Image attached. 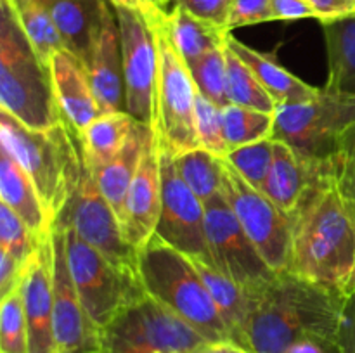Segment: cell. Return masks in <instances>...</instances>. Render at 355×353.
<instances>
[{
	"mask_svg": "<svg viewBox=\"0 0 355 353\" xmlns=\"http://www.w3.org/2000/svg\"><path fill=\"white\" fill-rule=\"evenodd\" d=\"M250 314L245 329L252 353H288L302 339L338 334L347 296L302 279L291 272L276 273L259 289L246 291Z\"/></svg>",
	"mask_w": 355,
	"mask_h": 353,
	"instance_id": "cell-1",
	"label": "cell"
},
{
	"mask_svg": "<svg viewBox=\"0 0 355 353\" xmlns=\"http://www.w3.org/2000/svg\"><path fill=\"white\" fill-rule=\"evenodd\" d=\"M354 270L355 206L335 179L293 220L288 272L347 296Z\"/></svg>",
	"mask_w": 355,
	"mask_h": 353,
	"instance_id": "cell-2",
	"label": "cell"
},
{
	"mask_svg": "<svg viewBox=\"0 0 355 353\" xmlns=\"http://www.w3.org/2000/svg\"><path fill=\"white\" fill-rule=\"evenodd\" d=\"M0 144L30 175L52 225L58 224L85 172L75 128L62 118L54 127L33 130L0 109Z\"/></svg>",
	"mask_w": 355,
	"mask_h": 353,
	"instance_id": "cell-3",
	"label": "cell"
},
{
	"mask_svg": "<svg viewBox=\"0 0 355 353\" xmlns=\"http://www.w3.org/2000/svg\"><path fill=\"white\" fill-rule=\"evenodd\" d=\"M137 258L139 277L149 296L170 308L210 343H234L189 256L155 234Z\"/></svg>",
	"mask_w": 355,
	"mask_h": 353,
	"instance_id": "cell-4",
	"label": "cell"
},
{
	"mask_svg": "<svg viewBox=\"0 0 355 353\" xmlns=\"http://www.w3.org/2000/svg\"><path fill=\"white\" fill-rule=\"evenodd\" d=\"M0 109L33 130L62 120L49 66L35 54L6 0H0Z\"/></svg>",
	"mask_w": 355,
	"mask_h": 353,
	"instance_id": "cell-5",
	"label": "cell"
},
{
	"mask_svg": "<svg viewBox=\"0 0 355 353\" xmlns=\"http://www.w3.org/2000/svg\"><path fill=\"white\" fill-rule=\"evenodd\" d=\"M166 9L155 7L148 19L155 31L158 47V76L153 113V138L159 154L177 158L182 152L200 147L196 134V96L186 61L170 42L163 24Z\"/></svg>",
	"mask_w": 355,
	"mask_h": 353,
	"instance_id": "cell-6",
	"label": "cell"
},
{
	"mask_svg": "<svg viewBox=\"0 0 355 353\" xmlns=\"http://www.w3.org/2000/svg\"><path fill=\"white\" fill-rule=\"evenodd\" d=\"M62 234L66 260L80 300L101 329L148 294L139 272L111 262L78 237L73 228H62Z\"/></svg>",
	"mask_w": 355,
	"mask_h": 353,
	"instance_id": "cell-7",
	"label": "cell"
},
{
	"mask_svg": "<svg viewBox=\"0 0 355 353\" xmlns=\"http://www.w3.org/2000/svg\"><path fill=\"white\" fill-rule=\"evenodd\" d=\"M104 353H198L210 345L170 308L146 294L103 329Z\"/></svg>",
	"mask_w": 355,
	"mask_h": 353,
	"instance_id": "cell-8",
	"label": "cell"
},
{
	"mask_svg": "<svg viewBox=\"0 0 355 353\" xmlns=\"http://www.w3.org/2000/svg\"><path fill=\"white\" fill-rule=\"evenodd\" d=\"M354 123L355 96L322 87L314 99L277 106L272 138L286 142L305 158L329 159Z\"/></svg>",
	"mask_w": 355,
	"mask_h": 353,
	"instance_id": "cell-9",
	"label": "cell"
},
{
	"mask_svg": "<svg viewBox=\"0 0 355 353\" xmlns=\"http://www.w3.org/2000/svg\"><path fill=\"white\" fill-rule=\"evenodd\" d=\"M222 194L236 218L276 273L288 272L293 244V224L266 192L246 182L222 159Z\"/></svg>",
	"mask_w": 355,
	"mask_h": 353,
	"instance_id": "cell-10",
	"label": "cell"
},
{
	"mask_svg": "<svg viewBox=\"0 0 355 353\" xmlns=\"http://www.w3.org/2000/svg\"><path fill=\"white\" fill-rule=\"evenodd\" d=\"M54 227L73 228L78 237L111 262L139 272V253L128 244L120 217L101 192L87 166L71 203Z\"/></svg>",
	"mask_w": 355,
	"mask_h": 353,
	"instance_id": "cell-11",
	"label": "cell"
},
{
	"mask_svg": "<svg viewBox=\"0 0 355 353\" xmlns=\"http://www.w3.org/2000/svg\"><path fill=\"white\" fill-rule=\"evenodd\" d=\"M125 76V111L139 123L153 125L158 76V47L151 23L142 12L116 7Z\"/></svg>",
	"mask_w": 355,
	"mask_h": 353,
	"instance_id": "cell-12",
	"label": "cell"
},
{
	"mask_svg": "<svg viewBox=\"0 0 355 353\" xmlns=\"http://www.w3.org/2000/svg\"><path fill=\"white\" fill-rule=\"evenodd\" d=\"M205 227L211 262L243 289H259L276 277L241 227L224 194L205 203Z\"/></svg>",
	"mask_w": 355,
	"mask_h": 353,
	"instance_id": "cell-13",
	"label": "cell"
},
{
	"mask_svg": "<svg viewBox=\"0 0 355 353\" xmlns=\"http://www.w3.org/2000/svg\"><path fill=\"white\" fill-rule=\"evenodd\" d=\"M159 168L162 215L156 235L184 255L210 258L205 227V203L182 182L173 165V158L159 154Z\"/></svg>",
	"mask_w": 355,
	"mask_h": 353,
	"instance_id": "cell-14",
	"label": "cell"
},
{
	"mask_svg": "<svg viewBox=\"0 0 355 353\" xmlns=\"http://www.w3.org/2000/svg\"><path fill=\"white\" fill-rule=\"evenodd\" d=\"M336 179L335 156L329 159L305 158L286 142L274 138V158L263 192L293 220L305 204Z\"/></svg>",
	"mask_w": 355,
	"mask_h": 353,
	"instance_id": "cell-15",
	"label": "cell"
},
{
	"mask_svg": "<svg viewBox=\"0 0 355 353\" xmlns=\"http://www.w3.org/2000/svg\"><path fill=\"white\" fill-rule=\"evenodd\" d=\"M55 353H104L103 329L92 320L71 279L62 228L54 227Z\"/></svg>",
	"mask_w": 355,
	"mask_h": 353,
	"instance_id": "cell-16",
	"label": "cell"
},
{
	"mask_svg": "<svg viewBox=\"0 0 355 353\" xmlns=\"http://www.w3.org/2000/svg\"><path fill=\"white\" fill-rule=\"evenodd\" d=\"M52 232L38 244L37 251L28 260L21 279V296L30 334V353H55Z\"/></svg>",
	"mask_w": 355,
	"mask_h": 353,
	"instance_id": "cell-17",
	"label": "cell"
},
{
	"mask_svg": "<svg viewBox=\"0 0 355 353\" xmlns=\"http://www.w3.org/2000/svg\"><path fill=\"white\" fill-rule=\"evenodd\" d=\"M162 215V168L155 138H149L141 165L134 176L121 218V227L128 244L141 251L156 234Z\"/></svg>",
	"mask_w": 355,
	"mask_h": 353,
	"instance_id": "cell-18",
	"label": "cell"
},
{
	"mask_svg": "<svg viewBox=\"0 0 355 353\" xmlns=\"http://www.w3.org/2000/svg\"><path fill=\"white\" fill-rule=\"evenodd\" d=\"M94 96L103 113L125 111V76L121 55L120 26L113 3L104 10L103 28L94 47L92 55L85 64Z\"/></svg>",
	"mask_w": 355,
	"mask_h": 353,
	"instance_id": "cell-19",
	"label": "cell"
},
{
	"mask_svg": "<svg viewBox=\"0 0 355 353\" xmlns=\"http://www.w3.org/2000/svg\"><path fill=\"white\" fill-rule=\"evenodd\" d=\"M49 73L59 113L80 134L103 114L85 66L71 52L59 51L49 61Z\"/></svg>",
	"mask_w": 355,
	"mask_h": 353,
	"instance_id": "cell-20",
	"label": "cell"
},
{
	"mask_svg": "<svg viewBox=\"0 0 355 353\" xmlns=\"http://www.w3.org/2000/svg\"><path fill=\"white\" fill-rule=\"evenodd\" d=\"M107 3L110 0H59L49 9L64 48L83 66L89 62L97 44Z\"/></svg>",
	"mask_w": 355,
	"mask_h": 353,
	"instance_id": "cell-21",
	"label": "cell"
},
{
	"mask_svg": "<svg viewBox=\"0 0 355 353\" xmlns=\"http://www.w3.org/2000/svg\"><path fill=\"white\" fill-rule=\"evenodd\" d=\"M0 203L7 204L23 220L38 241L51 235L54 225L37 187L23 166L3 149H0Z\"/></svg>",
	"mask_w": 355,
	"mask_h": 353,
	"instance_id": "cell-22",
	"label": "cell"
},
{
	"mask_svg": "<svg viewBox=\"0 0 355 353\" xmlns=\"http://www.w3.org/2000/svg\"><path fill=\"white\" fill-rule=\"evenodd\" d=\"M225 42H227L229 48L236 52L243 59V62L255 73L259 82L270 93V97L276 100L277 106H281V104L305 102V100L314 99L321 92V89L309 85L304 80H300L293 73L288 71L272 54L260 52L246 45L245 42L238 40L232 35V31H229Z\"/></svg>",
	"mask_w": 355,
	"mask_h": 353,
	"instance_id": "cell-23",
	"label": "cell"
},
{
	"mask_svg": "<svg viewBox=\"0 0 355 353\" xmlns=\"http://www.w3.org/2000/svg\"><path fill=\"white\" fill-rule=\"evenodd\" d=\"M189 258L200 272L208 293L211 294L218 314L231 332L232 341L246 348L245 329L250 314V298L246 289L225 275L210 258H201V256H189Z\"/></svg>",
	"mask_w": 355,
	"mask_h": 353,
	"instance_id": "cell-24",
	"label": "cell"
},
{
	"mask_svg": "<svg viewBox=\"0 0 355 353\" xmlns=\"http://www.w3.org/2000/svg\"><path fill=\"white\" fill-rule=\"evenodd\" d=\"M153 137V130L148 125H139L120 154L114 156L110 163L99 166L97 170H90L99 185L101 192L113 206L120 220L123 218L125 199H127L128 189H130L134 176L141 165L142 154L146 151L149 138Z\"/></svg>",
	"mask_w": 355,
	"mask_h": 353,
	"instance_id": "cell-25",
	"label": "cell"
},
{
	"mask_svg": "<svg viewBox=\"0 0 355 353\" xmlns=\"http://www.w3.org/2000/svg\"><path fill=\"white\" fill-rule=\"evenodd\" d=\"M163 24L170 42L186 64H191L214 48L222 47L229 33L227 28L201 19L179 3H175L170 12L165 10Z\"/></svg>",
	"mask_w": 355,
	"mask_h": 353,
	"instance_id": "cell-26",
	"label": "cell"
},
{
	"mask_svg": "<svg viewBox=\"0 0 355 353\" xmlns=\"http://www.w3.org/2000/svg\"><path fill=\"white\" fill-rule=\"evenodd\" d=\"M139 125L141 123L127 111L99 114L78 134L87 168L97 170L120 154Z\"/></svg>",
	"mask_w": 355,
	"mask_h": 353,
	"instance_id": "cell-27",
	"label": "cell"
},
{
	"mask_svg": "<svg viewBox=\"0 0 355 353\" xmlns=\"http://www.w3.org/2000/svg\"><path fill=\"white\" fill-rule=\"evenodd\" d=\"M321 24L328 51L324 89L355 96V14Z\"/></svg>",
	"mask_w": 355,
	"mask_h": 353,
	"instance_id": "cell-28",
	"label": "cell"
},
{
	"mask_svg": "<svg viewBox=\"0 0 355 353\" xmlns=\"http://www.w3.org/2000/svg\"><path fill=\"white\" fill-rule=\"evenodd\" d=\"M6 2L12 9L14 17L33 47L35 54L45 66H49V61L55 52L66 51L64 42L47 7L38 6L31 0H6Z\"/></svg>",
	"mask_w": 355,
	"mask_h": 353,
	"instance_id": "cell-29",
	"label": "cell"
},
{
	"mask_svg": "<svg viewBox=\"0 0 355 353\" xmlns=\"http://www.w3.org/2000/svg\"><path fill=\"white\" fill-rule=\"evenodd\" d=\"M177 173L182 182L200 197L208 203L218 194H222V159L210 154L205 149H191L173 158Z\"/></svg>",
	"mask_w": 355,
	"mask_h": 353,
	"instance_id": "cell-30",
	"label": "cell"
},
{
	"mask_svg": "<svg viewBox=\"0 0 355 353\" xmlns=\"http://www.w3.org/2000/svg\"><path fill=\"white\" fill-rule=\"evenodd\" d=\"M220 111L229 152L232 149L274 137L276 113H266V111L236 106V104H227Z\"/></svg>",
	"mask_w": 355,
	"mask_h": 353,
	"instance_id": "cell-31",
	"label": "cell"
},
{
	"mask_svg": "<svg viewBox=\"0 0 355 353\" xmlns=\"http://www.w3.org/2000/svg\"><path fill=\"white\" fill-rule=\"evenodd\" d=\"M225 66H227L229 104L252 107V109L266 111V113H276V100L263 89L255 73L243 62V59L229 48L227 42H225Z\"/></svg>",
	"mask_w": 355,
	"mask_h": 353,
	"instance_id": "cell-32",
	"label": "cell"
},
{
	"mask_svg": "<svg viewBox=\"0 0 355 353\" xmlns=\"http://www.w3.org/2000/svg\"><path fill=\"white\" fill-rule=\"evenodd\" d=\"M229 35V33H227ZM196 90L208 100L225 107L227 96V66H225V44L201 55L200 59L187 64Z\"/></svg>",
	"mask_w": 355,
	"mask_h": 353,
	"instance_id": "cell-33",
	"label": "cell"
},
{
	"mask_svg": "<svg viewBox=\"0 0 355 353\" xmlns=\"http://www.w3.org/2000/svg\"><path fill=\"white\" fill-rule=\"evenodd\" d=\"M0 353H30L21 286L6 294L0 303Z\"/></svg>",
	"mask_w": 355,
	"mask_h": 353,
	"instance_id": "cell-34",
	"label": "cell"
},
{
	"mask_svg": "<svg viewBox=\"0 0 355 353\" xmlns=\"http://www.w3.org/2000/svg\"><path fill=\"white\" fill-rule=\"evenodd\" d=\"M274 158V138L253 142L243 147L232 149L225 161L255 189L262 190L269 176Z\"/></svg>",
	"mask_w": 355,
	"mask_h": 353,
	"instance_id": "cell-35",
	"label": "cell"
},
{
	"mask_svg": "<svg viewBox=\"0 0 355 353\" xmlns=\"http://www.w3.org/2000/svg\"><path fill=\"white\" fill-rule=\"evenodd\" d=\"M40 242L7 204L0 203V251L26 265Z\"/></svg>",
	"mask_w": 355,
	"mask_h": 353,
	"instance_id": "cell-36",
	"label": "cell"
},
{
	"mask_svg": "<svg viewBox=\"0 0 355 353\" xmlns=\"http://www.w3.org/2000/svg\"><path fill=\"white\" fill-rule=\"evenodd\" d=\"M222 107L208 100L198 92L196 96V134L200 147L217 158L225 159L229 145L225 141L224 123H222Z\"/></svg>",
	"mask_w": 355,
	"mask_h": 353,
	"instance_id": "cell-37",
	"label": "cell"
},
{
	"mask_svg": "<svg viewBox=\"0 0 355 353\" xmlns=\"http://www.w3.org/2000/svg\"><path fill=\"white\" fill-rule=\"evenodd\" d=\"M335 161L340 189L355 206V123L340 138Z\"/></svg>",
	"mask_w": 355,
	"mask_h": 353,
	"instance_id": "cell-38",
	"label": "cell"
},
{
	"mask_svg": "<svg viewBox=\"0 0 355 353\" xmlns=\"http://www.w3.org/2000/svg\"><path fill=\"white\" fill-rule=\"evenodd\" d=\"M269 21H274L270 0H231L227 17L229 31Z\"/></svg>",
	"mask_w": 355,
	"mask_h": 353,
	"instance_id": "cell-39",
	"label": "cell"
},
{
	"mask_svg": "<svg viewBox=\"0 0 355 353\" xmlns=\"http://www.w3.org/2000/svg\"><path fill=\"white\" fill-rule=\"evenodd\" d=\"M175 2L201 19L227 28L231 0H175Z\"/></svg>",
	"mask_w": 355,
	"mask_h": 353,
	"instance_id": "cell-40",
	"label": "cell"
},
{
	"mask_svg": "<svg viewBox=\"0 0 355 353\" xmlns=\"http://www.w3.org/2000/svg\"><path fill=\"white\" fill-rule=\"evenodd\" d=\"M336 343L342 353H355V294H350L345 300Z\"/></svg>",
	"mask_w": 355,
	"mask_h": 353,
	"instance_id": "cell-41",
	"label": "cell"
},
{
	"mask_svg": "<svg viewBox=\"0 0 355 353\" xmlns=\"http://www.w3.org/2000/svg\"><path fill=\"white\" fill-rule=\"evenodd\" d=\"M319 23L355 14V0H307Z\"/></svg>",
	"mask_w": 355,
	"mask_h": 353,
	"instance_id": "cell-42",
	"label": "cell"
},
{
	"mask_svg": "<svg viewBox=\"0 0 355 353\" xmlns=\"http://www.w3.org/2000/svg\"><path fill=\"white\" fill-rule=\"evenodd\" d=\"M274 21H297L314 17L315 12L307 0H270Z\"/></svg>",
	"mask_w": 355,
	"mask_h": 353,
	"instance_id": "cell-43",
	"label": "cell"
},
{
	"mask_svg": "<svg viewBox=\"0 0 355 353\" xmlns=\"http://www.w3.org/2000/svg\"><path fill=\"white\" fill-rule=\"evenodd\" d=\"M24 266L26 265L14 260L12 256L0 251V294H2V298L21 286Z\"/></svg>",
	"mask_w": 355,
	"mask_h": 353,
	"instance_id": "cell-44",
	"label": "cell"
},
{
	"mask_svg": "<svg viewBox=\"0 0 355 353\" xmlns=\"http://www.w3.org/2000/svg\"><path fill=\"white\" fill-rule=\"evenodd\" d=\"M288 353H342V350L335 338L312 336V338L302 339L297 345L291 346Z\"/></svg>",
	"mask_w": 355,
	"mask_h": 353,
	"instance_id": "cell-45",
	"label": "cell"
},
{
	"mask_svg": "<svg viewBox=\"0 0 355 353\" xmlns=\"http://www.w3.org/2000/svg\"><path fill=\"white\" fill-rule=\"evenodd\" d=\"M198 353H252L236 343H210Z\"/></svg>",
	"mask_w": 355,
	"mask_h": 353,
	"instance_id": "cell-46",
	"label": "cell"
},
{
	"mask_svg": "<svg viewBox=\"0 0 355 353\" xmlns=\"http://www.w3.org/2000/svg\"><path fill=\"white\" fill-rule=\"evenodd\" d=\"M110 2L116 7H128V9L139 10V12H142L144 16H148V14L156 7L153 6L149 0H110Z\"/></svg>",
	"mask_w": 355,
	"mask_h": 353,
	"instance_id": "cell-47",
	"label": "cell"
},
{
	"mask_svg": "<svg viewBox=\"0 0 355 353\" xmlns=\"http://www.w3.org/2000/svg\"><path fill=\"white\" fill-rule=\"evenodd\" d=\"M31 2L38 3V6H44L47 7V9H51V6H54L55 2H59V0H31Z\"/></svg>",
	"mask_w": 355,
	"mask_h": 353,
	"instance_id": "cell-48",
	"label": "cell"
},
{
	"mask_svg": "<svg viewBox=\"0 0 355 353\" xmlns=\"http://www.w3.org/2000/svg\"><path fill=\"white\" fill-rule=\"evenodd\" d=\"M149 2H151L153 6L159 7V9H166V6H168V3L172 2V0H149Z\"/></svg>",
	"mask_w": 355,
	"mask_h": 353,
	"instance_id": "cell-49",
	"label": "cell"
},
{
	"mask_svg": "<svg viewBox=\"0 0 355 353\" xmlns=\"http://www.w3.org/2000/svg\"><path fill=\"white\" fill-rule=\"evenodd\" d=\"M350 294H355V270H354L352 280H350L349 284V289H347V296H350Z\"/></svg>",
	"mask_w": 355,
	"mask_h": 353,
	"instance_id": "cell-50",
	"label": "cell"
}]
</instances>
